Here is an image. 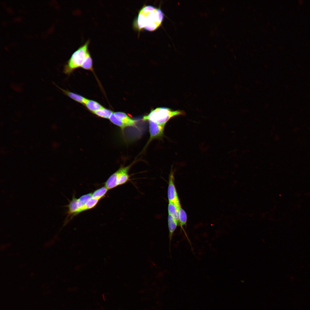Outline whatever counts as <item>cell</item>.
I'll use <instances>...</instances> for the list:
<instances>
[{
	"mask_svg": "<svg viewBox=\"0 0 310 310\" xmlns=\"http://www.w3.org/2000/svg\"><path fill=\"white\" fill-rule=\"evenodd\" d=\"M164 14L161 9L151 5L144 7L140 11L137 20L139 30L144 29L153 31L161 25Z\"/></svg>",
	"mask_w": 310,
	"mask_h": 310,
	"instance_id": "6da1fadb",
	"label": "cell"
},
{
	"mask_svg": "<svg viewBox=\"0 0 310 310\" xmlns=\"http://www.w3.org/2000/svg\"><path fill=\"white\" fill-rule=\"evenodd\" d=\"M185 115V112L183 111H174L168 108L158 107L152 110L149 114L144 116L143 120L152 121L165 126L171 118Z\"/></svg>",
	"mask_w": 310,
	"mask_h": 310,
	"instance_id": "7a4b0ae2",
	"label": "cell"
},
{
	"mask_svg": "<svg viewBox=\"0 0 310 310\" xmlns=\"http://www.w3.org/2000/svg\"><path fill=\"white\" fill-rule=\"evenodd\" d=\"M90 42V40H88L72 53L64 66L63 71L65 74L70 75L76 69L81 67L89 51L88 46Z\"/></svg>",
	"mask_w": 310,
	"mask_h": 310,
	"instance_id": "3957f363",
	"label": "cell"
},
{
	"mask_svg": "<svg viewBox=\"0 0 310 310\" xmlns=\"http://www.w3.org/2000/svg\"><path fill=\"white\" fill-rule=\"evenodd\" d=\"M174 174L172 171L169 175L167 190L168 198L169 202L173 203L179 208L181 206L175 184Z\"/></svg>",
	"mask_w": 310,
	"mask_h": 310,
	"instance_id": "277c9868",
	"label": "cell"
},
{
	"mask_svg": "<svg viewBox=\"0 0 310 310\" xmlns=\"http://www.w3.org/2000/svg\"><path fill=\"white\" fill-rule=\"evenodd\" d=\"M125 168L126 167L120 168L108 179L104 183V186L108 190L119 185L120 176Z\"/></svg>",
	"mask_w": 310,
	"mask_h": 310,
	"instance_id": "5b68a950",
	"label": "cell"
},
{
	"mask_svg": "<svg viewBox=\"0 0 310 310\" xmlns=\"http://www.w3.org/2000/svg\"><path fill=\"white\" fill-rule=\"evenodd\" d=\"M164 127L155 122L149 121L150 141L162 136L163 134Z\"/></svg>",
	"mask_w": 310,
	"mask_h": 310,
	"instance_id": "8992f818",
	"label": "cell"
},
{
	"mask_svg": "<svg viewBox=\"0 0 310 310\" xmlns=\"http://www.w3.org/2000/svg\"><path fill=\"white\" fill-rule=\"evenodd\" d=\"M68 209L67 212L66 220L68 218L71 219L74 216L78 214V199L73 196L72 200L69 204L66 206Z\"/></svg>",
	"mask_w": 310,
	"mask_h": 310,
	"instance_id": "52a82bcc",
	"label": "cell"
},
{
	"mask_svg": "<svg viewBox=\"0 0 310 310\" xmlns=\"http://www.w3.org/2000/svg\"><path fill=\"white\" fill-rule=\"evenodd\" d=\"M115 115L128 127L135 126L137 121L131 118L125 113L121 112L114 113Z\"/></svg>",
	"mask_w": 310,
	"mask_h": 310,
	"instance_id": "ba28073f",
	"label": "cell"
},
{
	"mask_svg": "<svg viewBox=\"0 0 310 310\" xmlns=\"http://www.w3.org/2000/svg\"><path fill=\"white\" fill-rule=\"evenodd\" d=\"M53 83L58 88L62 91L64 94L75 101L82 104L83 105L84 104L87 98L75 93L61 88L57 86L55 83Z\"/></svg>",
	"mask_w": 310,
	"mask_h": 310,
	"instance_id": "9c48e42d",
	"label": "cell"
},
{
	"mask_svg": "<svg viewBox=\"0 0 310 310\" xmlns=\"http://www.w3.org/2000/svg\"><path fill=\"white\" fill-rule=\"evenodd\" d=\"M168 226L169 230V237L170 246V245L172 237L174 232L176 229L178 224V222L170 215L168 214Z\"/></svg>",
	"mask_w": 310,
	"mask_h": 310,
	"instance_id": "30bf717a",
	"label": "cell"
},
{
	"mask_svg": "<svg viewBox=\"0 0 310 310\" xmlns=\"http://www.w3.org/2000/svg\"><path fill=\"white\" fill-rule=\"evenodd\" d=\"M179 224L180 225L182 230L184 231L187 239L188 241L189 244L191 245L190 240L183 228V226H185L186 225L187 220V214L185 211L182 208L181 206L179 208Z\"/></svg>",
	"mask_w": 310,
	"mask_h": 310,
	"instance_id": "8fae6325",
	"label": "cell"
},
{
	"mask_svg": "<svg viewBox=\"0 0 310 310\" xmlns=\"http://www.w3.org/2000/svg\"><path fill=\"white\" fill-rule=\"evenodd\" d=\"M90 111L93 113L103 107L99 103L94 100L87 99L84 104Z\"/></svg>",
	"mask_w": 310,
	"mask_h": 310,
	"instance_id": "7c38bea8",
	"label": "cell"
},
{
	"mask_svg": "<svg viewBox=\"0 0 310 310\" xmlns=\"http://www.w3.org/2000/svg\"><path fill=\"white\" fill-rule=\"evenodd\" d=\"M179 208L173 203L168 202V214L171 215L179 224Z\"/></svg>",
	"mask_w": 310,
	"mask_h": 310,
	"instance_id": "4fadbf2b",
	"label": "cell"
},
{
	"mask_svg": "<svg viewBox=\"0 0 310 310\" xmlns=\"http://www.w3.org/2000/svg\"><path fill=\"white\" fill-rule=\"evenodd\" d=\"M92 197V193L83 195L78 199V214L80 213L82 208L88 201Z\"/></svg>",
	"mask_w": 310,
	"mask_h": 310,
	"instance_id": "5bb4252c",
	"label": "cell"
},
{
	"mask_svg": "<svg viewBox=\"0 0 310 310\" xmlns=\"http://www.w3.org/2000/svg\"><path fill=\"white\" fill-rule=\"evenodd\" d=\"M81 67L84 69L93 71L92 59L89 51Z\"/></svg>",
	"mask_w": 310,
	"mask_h": 310,
	"instance_id": "9a60e30c",
	"label": "cell"
},
{
	"mask_svg": "<svg viewBox=\"0 0 310 310\" xmlns=\"http://www.w3.org/2000/svg\"><path fill=\"white\" fill-rule=\"evenodd\" d=\"M113 113L112 111L103 107L93 113L99 117L109 119Z\"/></svg>",
	"mask_w": 310,
	"mask_h": 310,
	"instance_id": "2e32d148",
	"label": "cell"
},
{
	"mask_svg": "<svg viewBox=\"0 0 310 310\" xmlns=\"http://www.w3.org/2000/svg\"><path fill=\"white\" fill-rule=\"evenodd\" d=\"M108 190L105 186L102 187L92 193V197L100 200L105 196Z\"/></svg>",
	"mask_w": 310,
	"mask_h": 310,
	"instance_id": "e0dca14e",
	"label": "cell"
},
{
	"mask_svg": "<svg viewBox=\"0 0 310 310\" xmlns=\"http://www.w3.org/2000/svg\"><path fill=\"white\" fill-rule=\"evenodd\" d=\"M99 200L98 199L92 197L82 208L80 212L93 208L97 205Z\"/></svg>",
	"mask_w": 310,
	"mask_h": 310,
	"instance_id": "ac0fdd59",
	"label": "cell"
},
{
	"mask_svg": "<svg viewBox=\"0 0 310 310\" xmlns=\"http://www.w3.org/2000/svg\"><path fill=\"white\" fill-rule=\"evenodd\" d=\"M110 121L114 124L119 127L122 130L124 129L128 126L117 118L113 113L109 119Z\"/></svg>",
	"mask_w": 310,
	"mask_h": 310,
	"instance_id": "d6986e66",
	"label": "cell"
}]
</instances>
